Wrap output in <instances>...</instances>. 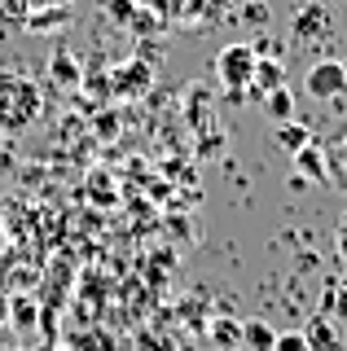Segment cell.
Listing matches in <instances>:
<instances>
[{
	"mask_svg": "<svg viewBox=\"0 0 347 351\" xmlns=\"http://www.w3.org/2000/svg\"><path fill=\"white\" fill-rule=\"evenodd\" d=\"M40 88L18 71H0V132H27L40 119Z\"/></svg>",
	"mask_w": 347,
	"mask_h": 351,
	"instance_id": "obj_1",
	"label": "cell"
},
{
	"mask_svg": "<svg viewBox=\"0 0 347 351\" xmlns=\"http://www.w3.org/2000/svg\"><path fill=\"white\" fill-rule=\"evenodd\" d=\"M215 75H220L224 93H246V88H251V75H255V49L246 40L224 44V49L215 53Z\"/></svg>",
	"mask_w": 347,
	"mask_h": 351,
	"instance_id": "obj_2",
	"label": "cell"
},
{
	"mask_svg": "<svg viewBox=\"0 0 347 351\" xmlns=\"http://www.w3.org/2000/svg\"><path fill=\"white\" fill-rule=\"evenodd\" d=\"M303 88H308V97H317V101H339L347 93V66L334 62V58L312 62L308 71H303Z\"/></svg>",
	"mask_w": 347,
	"mask_h": 351,
	"instance_id": "obj_3",
	"label": "cell"
},
{
	"mask_svg": "<svg viewBox=\"0 0 347 351\" xmlns=\"http://www.w3.org/2000/svg\"><path fill=\"white\" fill-rule=\"evenodd\" d=\"M149 84H154V66L149 62H119L115 71H110V97L115 101H141V97L149 93Z\"/></svg>",
	"mask_w": 347,
	"mask_h": 351,
	"instance_id": "obj_4",
	"label": "cell"
},
{
	"mask_svg": "<svg viewBox=\"0 0 347 351\" xmlns=\"http://www.w3.org/2000/svg\"><path fill=\"white\" fill-rule=\"evenodd\" d=\"M295 176H303L308 184H325L330 180V154H325L317 141H308V145L295 154Z\"/></svg>",
	"mask_w": 347,
	"mask_h": 351,
	"instance_id": "obj_5",
	"label": "cell"
},
{
	"mask_svg": "<svg viewBox=\"0 0 347 351\" xmlns=\"http://www.w3.org/2000/svg\"><path fill=\"white\" fill-rule=\"evenodd\" d=\"M290 31L303 40H325L330 36V9L325 5H308V9H299L295 22H290Z\"/></svg>",
	"mask_w": 347,
	"mask_h": 351,
	"instance_id": "obj_6",
	"label": "cell"
},
{
	"mask_svg": "<svg viewBox=\"0 0 347 351\" xmlns=\"http://www.w3.org/2000/svg\"><path fill=\"white\" fill-rule=\"evenodd\" d=\"M49 75H53V84H58V88H71V93L84 84V71H80V62H75L67 49H58V53L49 58Z\"/></svg>",
	"mask_w": 347,
	"mask_h": 351,
	"instance_id": "obj_7",
	"label": "cell"
},
{
	"mask_svg": "<svg viewBox=\"0 0 347 351\" xmlns=\"http://www.w3.org/2000/svg\"><path fill=\"white\" fill-rule=\"evenodd\" d=\"M303 338H308V347L312 351H339V325L330 321V316H312V325L303 329Z\"/></svg>",
	"mask_w": 347,
	"mask_h": 351,
	"instance_id": "obj_8",
	"label": "cell"
},
{
	"mask_svg": "<svg viewBox=\"0 0 347 351\" xmlns=\"http://www.w3.org/2000/svg\"><path fill=\"white\" fill-rule=\"evenodd\" d=\"M259 110H264L273 123H290V119H295V93H290V88H273V93H264Z\"/></svg>",
	"mask_w": 347,
	"mask_h": 351,
	"instance_id": "obj_9",
	"label": "cell"
},
{
	"mask_svg": "<svg viewBox=\"0 0 347 351\" xmlns=\"http://www.w3.org/2000/svg\"><path fill=\"white\" fill-rule=\"evenodd\" d=\"M273 141H277V149H286L290 158H295V154L312 141V132H308V123H295V119H290V123H277L273 128Z\"/></svg>",
	"mask_w": 347,
	"mask_h": 351,
	"instance_id": "obj_10",
	"label": "cell"
},
{
	"mask_svg": "<svg viewBox=\"0 0 347 351\" xmlns=\"http://www.w3.org/2000/svg\"><path fill=\"white\" fill-rule=\"evenodd\" d=\"M273 343H277V334H273L268 321H246L242 325V351H273Z\"/></svg>",
	"mask_w": 347,
	"mask_h": 351,
	"instance_id": "obj_11",
	"label": "cell"
},
{
	"mask_svg": "<svg viewBox=\"0 0 347 351\" xmlns=\"http://www.w3.org/2000/svg\"><path fill=\"white\" fill-rule=\"evenodd\" d=\"M36 0H0V27H27Z\"/></svg>",
	"mask_w": 347,
	"mask_h": 351,
	"instance_id": "obj_12",
	"label": "cell"
},
{
	"mask_svg": "<svg viewBox=\"0 0 347 351\" xmlns=\"http://www.w3.org/2000/svg\"><path fill=\"white\" fill-rule=\"evenodd\" d=\"M211 343H215V351L242 347V325H237V321H215L211 325Z\"/></svg>",
	"mask_w": 347,
	"mask_h": 351,
	"instance_id": "obj_13",
	"label": "cell"
},
{
	"mask_svg": "<svg viewBox=\"0 0 347 351\" xmlns=\"http://www.w3.org/2000/svg\"><path fill=\"white\" fill-rule=\"evenodd\" d=\"M136 9H141V0H106V18L115 22V27H132V18H136Z\"/></svg>",
	"mask_w": 347,
	"mask_h": 351,
	"instance_id": "obj_14",
	"label": "cell"
},
{
	"mask_svg": "<svg viewBox=\"0 0 347 351\" xmlns=\"http://www.w3.org/2000/svg\"><path fill=\"white\" fill-rule=\"evenodd\" d=\"M67 18L58 5H49V9H31V18H27V31H53L58 22Z\"/></svg>",
	"mask_w": 347,
	"mask_h": 351,
	"instance_id": "obj_15",
	"label": "cell"
},
{
	"mask_svg": "<svg viewBox=\"0 0 347 351\" xmlns=\"http://www.w3.org/2000/svg\"><path fill=\"white\" fill-rule=\"evenodd\" d=\"M9 321H14L18 329L36 325V303H27V299H14V303H9Z\"/></svg>",
	"mask_w": 347,
	"mask_h": 351,
	"instance_id": "obj_16",
	"label": "cell"
},
{
	"mask_svg": "<svg viewBox=\"0 0 347 351\" xmlns=\"http://www.w3.org/2000/svg\"><path fill=\"white\" fill-rule=\"evenodd\" d=\"M273 351H312L308 338H303V329H286V334H277Z\"/></svg>",
	"mask_w": 347,
	"mask_h": 351,
	"instance_id": "obj_17",
	"label": "cell"
},
{
	"mask_svg": "<svg viewBox=\"0 0 347 351\" xmlns=\"http://www.w3.org/2000/svg\"><path fill=\"white\" fill-rule=\"evenodd\" d=\"M334 167H339V171H330V176L347 189V136H339V145H334Z\"/></svg>",
	"mask_w": 347,
	"mask_h": 351,
	"instance_id": "obj_18",
	"label": "cell"
},
{
	"mask_svg": "<svg viewBox=\"0 0 347 351\" xmlns=\"http://www.w3.org/2000/svg\"><path fill=\"white\" fill-rule=\"evenodd\" d=\"M224 149V132H207V136L198 141V154L202 158H211V154H220Z\"/></svg>",
	"mask_w": 347,
	"mask_h": 351,
	"instance_id": "obj_19",
	"label": "cell"
},
{
	"mask_svg": "<svg viewBox=\"0 0 347 351\" xmlns=\"http://www.w3.org/2000/svg\"><path fill=\"white\" fill-rule=\"evenodd\" d=\"M334 246H339V263H343V272H347V224L339 228V237H334Z\"/></svg>",
	"mask_w": 347,
	"mask_h": 351,
	"instance_id": "obj_20",
	"label": "cell"
},
{
	"mask_svg": "<svg viewBox=\"0 0 347 351\" xmlns=\"http://www.w3.org/2000/svg\"><path fill=\"white\" fill-rule=\"evenodd\" d=\"M242 18H246V22H264V18H268V9H264V5H246V9H242Z\"/></svg>",
	"mask_w": 347,
	"mask_h": 351,
	"instance_id": "obj_21",
	"label": "cell"
},
{
	"mask_svg": "<svg viewBox=\"0 0 347 351\" xmlns=\"http://www.w3.org/2000/svg\"><path fill=\"white\" fill-rule=\"evenodd\" d=\"M5 321H9V299L0 294V325H5Z\"/></svg>",
	"mask_w": 347,
	"mask_h": 351,
	"instance_id": "obj_22",
	"label": "cell"
},
{
	"mask_svg": "<svg viewBox=\"0 0 347 351\" xmlns=\"http://www.w3.org/2000/svg\"><path fill=\"white\" fill-rule=\"evenodd\" d=\"M49 5H58V9H62V5H71V0H49Z\"/></svg>",
	"mask_w": 347,
	"mask_h": 351,
	"instance_id": "obj_23",
	"label": "cell"
},
{
	"mask_svg": "<svg viewBox=\"0 0 347 351\" xmlns=\"http://www.w3.org/2000/svg\"><path fill=\"white\" fill-rule=\"evenodd\" d=\"M233 351H242V347H233Z\"/></svg>",
	"mask_w": 347,
	"mask_h": 351,
	"instance_id": "obj_24",
	"label": "cell"
}]
</instances>
